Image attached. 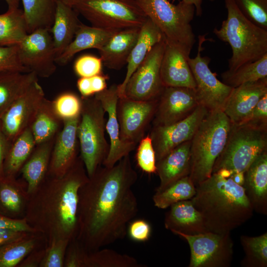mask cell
<instances>
[{
	"instance_id": "1",
	"label": "cell",
	"mask_w": 267,
	"mask_h": 267,
	"mask_svg": "<svg viewBox=\"0 0 267 267\" xmlns=\"http://www.w3.org/2000/svg\"><path fill=\"white\" fill-rule=\"evenodd\" d=\"M137 178L128 155L112 167H99L80 187L76 239L86 251L125 237L138 211L133 190Z\"/></svg>"
},
{
	"instance_id": "2",
	"label": "cell",
	"mask_w": 267,
	"mask_h": 267,
	"mask_svg": "<svg viewBox=\"0 0 267 267\" xmlns=\"http://www.w3.org/2000/svg\"><path fill=\"white\" fill-rule=\"evenodd\" d=\"M89 177L80 156L59 177L46 176L29 194L24 218L46 243L53 238L70 242L78 233L79 190Z\"/></svg>"
},
{
	"instance_id": "3",
	"label": "cell",
	"mask_w": 267,
	"mask_h": 267,
	"mask_svg": "<svg viewBox=\"0 0 267 267\" xmlns=\"http://www.w3.org/2000/svg\"><path fill=\"white\" fill-rule=\"evenodd\" d=\"M190 200L201 215L207 231L230 233L253 216L254 210L243 187L231 176L219 172L198 184Z\"/></svg>"
},
{
	"instance_id": "4",
	"label": "cell",
	"mask_w": 267,
	"mask_h": 267,
	"mask_svg": "<svg viewBox=\"0 0 267 267\" xmlns=\"http://www.w3.org/2000/svg\"><path fill=\"white\" fill-rule=\"evenodd\" d=\"M227 16L213 33L232 49L228 69L255 61L267 54V30L254 24L240 12L233 0H224Z\"/></svg>"
},
{
	"instance_id": "5",
	"label": "cell",
	"mask_w": 267,
	"mask_h": 267,
	"mask_svg": "<svg viewBox=\"0 0 267 267\" xmlns=\"http://www.w3.org/2000/svg\"><path fill=\"white\" fill-rule=\"evenodd\" d=\"M231 122L222 110L208 111L191 139L189 177L196 187L209 178L226 144Z\"/></svg>"
},
{
	"instance_id": "6",
	"label": "cell",
	"mask_w": 267,
	"mask_h": 267,
	"mask_svg": "<svg viewBox=\"0 0 267 267\" xmlns=\"http://www.w3.org/2000/svg\"><path fill=\"white\" fill-rule=\"evenodd\" d=\"M146 16L160 29L165 40L180 47L189 56L196 42L191 22L195 14L194 5L169 0H136Z\"/></svg>"
},
{
	"instance_id": "7",
	"label": "cell",
	"mask_w": 267,
	"mask_h": 267,
	"mask_svg": "<svg viewBox=\"0 0 267 267\" xmlns=\"http://www.w3.org/2000/svg\"><path fill=\"white\" fill-rule=\"evenodd\" d=\"M82 108L77 127L80 156L89 177L102 165L109 151L105 137V111L94 97H81Z\"/></svg>"
},
{
	"instance_id": "8",
	"label": "cell",
	"mask_w": 267,
	"mask_h": 267,
	"mask_svg": "<svg viewBox=\"0 0 267 267\" xmlns=\"http://www.w3.org/2000/svg\"><path fill=\"white\" fill-rule=\"evenodd\" d=\"M266 151L267 129L231 123L226 144L215 162L212 173L221 169L244 173Z\"/></svg>"
},
{
	"instance_id": "9",
	"label": "cell",
	"mask_w": 267,
	"mask_h": 267,
	"mask_svg": "<svg viewBox=\"0 0 267 267\" xmlns=\"http://www.w3.org/2000/svg\"><path fill=\"white\" fill-rule=\"evenodd\" d=\"M71 7L91 26L105 29L140 28L148 19L136 0H77Z\"/></svg>"
},
{
	"instance_id": "10",
	"label": "cell",
	"mask_w": 267,
	"mask_h": 267,
	"mask_svg": "<svg viewBox=\"0 0 267 267\" xmlns=\"http://www.w3.org/2000/svg\"><path fill=\"white\" fill-rule=\"evenodd\" d=\"M184 238L190 249L189 267H229L233 255L230 233L211 231L188 235L172 232Z\"/></svg>"
},
{
	"instance_id": "11",
	"label": "cell",
	"mask_w": 267,
	"mask_h": 267,
	"mask_svg": "<svg viewBox=\"0 0 267 267\" xmlns=\"http://www.w3.org/2000/svg\"><path fill=\"white\" fill-rule=\"evenodd\" d=\"M205 37V35L199 36L197 54L194 58L188 59L196 84L194 90L200 105L209 111H222L232 88L217 78L209 67L211 58L202 56L203 44L206 40Z\"/></svg>"
},
{
	"instance_id": "12",
	"label": "cell",
	"mask_w": 267,
	"mask_h": 267,
	"mask_svg": "<svg viewBox=\"0 0 267 267\" xmlns=\"http://www.w3.org/2000/svg\"><path fill=\"white\" fill-rule=\"evenodd\" d=\"M165 45L164 39L153 47L129 79L124 96L141 101L158 98L164 88L160 66Z\"/></svg>"
},
{
	"instance_id": "13",
	"label": "cell",
	"mask_w": 267,
	"mask_h": 267,
	"mask_svg": "<svg viewBox=\"0 0 267 267\" xmlns=\"http://www.w3.org/2000/svg\"><path fill=\"white\" fill-rule=\"evenodd\" d=\"M22 65L38 77L48 78L56 71V54L50 30L38 29L17 44Z\"/></svg>"
},
{
	"instance_id": "14",
	"label": "cell",
	"mask_w": 267,
	"mask_h": 267,
	"mask_svg": "<svg viewBox=\"0 0 267 267\" xmlns=\"http://www.w3.org/2000/svg\"><path fill=\"white\" fill-rule=\"evenodd\" d=\"M157 99L141 101L126 96L119 97L116 112L120 138L123 142L137 145L144 137L145 131L153 119Z\"/></svg>"
},
{
	"instance_id": "15",
	"label": "cell",
	"mask_w": 267,
	"mask_h": 267,
	"mask_svg": "<svg viewBox=\"0 0 267 267\" xmlns=\"http://www.w3.org/2000/svg\"><path fill=\"white\" fill-rule=\"evenodd\" d=\"M45 97L38 81L15 100L0 117L2 131L11 143L23 131L30 127L36 112Z\"/></svg>"
},
{
	"instance_id": "16",
	"label": "cell",
	"mask_w": 267,
	"mask_h": 267,
	"mask_svg": "<svg viewBox=\"0 0 267 267\" xmlns=\"http://www.w3.org/2000/svg\"><path fill=\"white\" fill-rule=\"evenodd\" d=\"M208 110L201 105L185 119L166 126H152L148 134L157 161L181 143L190 140Z\"/></svg>"
},
{
	"instance_id": "17",
	"label": "cell",
	"mask_w": 267,
	"mask_h": 267,
	"mask_svg": "<svg viewBox=\"0 0 267 267\" xmlns=\"http://www.w3.org/2000/svg\"><path fill=\"white\" fill-rule=\"evenodd\" d=\"M200 104L194 89L164 87L157 99L152 126H166L188 116Z\"/></svg>"
},
{
	"instance_id": "18",
	"label": "cell",
	"mask_w": 267,
	"mask_h": 267,
	"mask_svg": "<svg viewBox=\"0 0 267 267\" xmlns=\"http://www.w3.org/2000/svg\"><path fill=\"white\" fill-rule=\"evenodd\" d=\"M94 97L100 101L105 113L108 114L106 131L110 138V148L102 165L111 167L124 157L130 155L135 149L137 145L123 142L120 138L119 125L116 112L119 99L117 85H111L108 89L95 93Z\"/></svg>"
},
{
	"instance_id": "19",
	"label": "cell",
	"mask_w": 267,
	"mask_h": 267,
	"mask_svg": "<svg viewBox=\"0 0 267 267\" xmlns=\"http://www.w3.org/2000/svg\"><path fill=\"white\" fill-rule=\"evenodd\" d=\"M80 118V116L63 121L62 127L55 138L47 175L61 177L76 161L79 145L77 127Z\"/></svg>"
},
{
	"instance_id": "20",
	"label": "cell",
	"mask_w": 267,
	"mask_h": 267,
	"mask_svg": "<svg viewBox=\"0 0 267 267\" xmlns=\"http://www.w3.org/2000/svg\"><path fill=\"white\" fill-rule=\"evenodd\" d=\"M266 94L267 77L242 84L232 88L222 111L232 123H239Z\"/></svg>"
},
{
	"instance_id": "21",
	"label": "cell",
	"mask_w": 267,
	"mask_h": 267,
	"mask_svg": "<svg viewBox=\"0 0 267 267\" xmlns=\"http://www.w3.org/2000/svg\"><path fill=\"white\" fill-rule=\"evenodd\" d=\"M166 42L160 66V75L164 87H186L195 89V82L187 55L177 45Z\"/></svg>"
},
{
	"instance_id": "22",
	"label": "cell",
	"mask_w": 267,
	"mask_h": 267,
	"mask_svg": "<svg viewBox=\"0 0 267 267\" xmlns=\"http://www.w3.org/2000/svg\"><path fill=\"white\" fill-rule=\"evenodd\" d=\"M243 187L254 211L267 214V151L259 155L244 173Z\"/></svg>"
},
{
	"instance_id": "23",
	"label": "cell",
	"mask_w": 267,
	"mask_h": 267,
	"mask_svg": "<svg viewBox=\"0 0 267 267\" xmlns=\"http://www.w3.org/2000/svg\"><path fill=\"white\" fill-rule=\"evenodd\" d=\"M191 140L175 147L156 161V174L160 184L156 191H161L177 180L188 176L190 170Z\"/></svg>"
},
{
	"instance_id": "24",
	"label": "cell",
	"mask_w": 267,
	"mask_h": 267,
	"mask_svg": "<svg viewBox=\"0 0 267 267\" xmlns=\"http://www.w3.org/2000/svg\"><path fill=\"white\" fill-rule=\"evenodd\" d=\"M140 28H129L116 32L99 50L103 65L118 70L127 64L137 40Z\"/></svg>"
},
{
	"instance_id": "25",
	"label": "cell",
	"mask_w": 267,
	"mask_h": 267,
	"mask_svg": "<svg viewBox=\"0 0 267 267\" xmlns=\"http://www.w3.org/2000/svg\"><path fill=\"white\" fill-rule=\"evenodd\" d=\"M166 213L165 227L172 232L194 235L207 231L201 215L191 200L177 202Z\"/></svg>"
},
{
	"instance_id": "26",
	"label": "cell",
	"mask_w": 267,
	"mask_h": 267,
	"mask_svg": "<svg viewBox=\"0 0 267 267\" xmlns=\"http://www.w3.org/2000/svg\"><path fill=\"white\" fill-rule=\"evenodd\" d=\"M157 26L148 18L140 27L139 34L127 62V70L123 82L117 85L119 97L124 96L125 87L132 75L157 44L164 40Z\"/></svg>"
},
{
	"instance_id": "27",
	"label": "cell",
	"mask_w": 267,
	"mask_h": 267,
	"mask_svg": "<svg viewBox=\"0 0 267 267\" xmlns=\"http://www.w3.org/2000/svg\"><path fill=\"white\" fill-rule=\"evenodd\" d=\"M118 31L89 26L82 22L72 42L55 59L56 64H67L78 52L90 48L100 50Z\"/></svg>"
},
{
	"instance_id": "28",
	"label": "cell",
	"mask_w": 267,
	"mask_h": 267,
	"mask_svg": "<svg viewBox=\"0 0 267 267\" xmlns=\"http://www.w3.org/2000/svg\"><path fill=\"white\" fill-rule=\"evenodd\" d=\"M29 195L24 180L4 177L0 180V213L11 218H24Z\"/></svg>"
},
{
	"instance_id": "29",
	"label": "cell",
	"mask_w": 267,
	"mask_h": 267,
	"mask_svg": "<svg viewBox=\"0 0 267 267\" xmlns=\"http://www.w3.org/2000/svg\"><path fill=\"white\" fill-rule=\"evenodd\" d=\"M78 14L70 6L56 0L52 25L50 29L56 57L72 42L81 23Z\"/></svg>"
},
{
	"instance_id": "30",
	"label": "cell",
	"mask_w": 267,
	"mask_h": 267,
	"mask_svg": "<svg viewBox=\"0 0 267 267\" xmlns=\"http://www.w3.org/2000/svg\"><path fill=\"white\" fill-rule=\"evenodd\" d=\"M55 138L37 145L20 170V173L27 183L29 195L47 175Z\"/></svg>"
},
{
	"instance_id": "31",
	"label": "cell",
	"mask_w": 267,
	"mask_h": 267,
	"mask_svg": "<svg viewBox=\"0 0 267 267\" xmlns=\"http://www.w3.org/2000/svg\"><path fill=\"white\" fill-rule=\"evenodd\" d=\"M38 81L32 72H0V117L5 110Z\"/></svg>"
},
{
	"instance_id": "32",
	"label": "cell",
	"mask_w": 267,
	"mask_h": 267,
	"mask_svg": "<svg viewBox=\"0 0 267 267\" xmlns=\"http://www.w3.org/2000/svg\"><path fill=\"white\" fill-rule=\"evenodd\" d=\"M61 124L63 121L56 114L52 101L44 97L30 126L36 145L55 138L62 128Z\"/></svg>"
},
{
	"instance_id": "33",
	"label": "cell",
	"mask_w": 267,
	"mask_h": 267,
	"mask_svg": "<svg viewBox=\"0 0 267 267\" xmlns=\"http://www.w3.org/2000/svg\"><path fill=\"white\" fill-rule=\"evenodd\" d=\"M36 146L30 127L11 143L3 165L4 177H16Z\"/></svg>"
},
{
	"instance_id": "34",
	"label": "cell",
	"mask_w": 267,
	"mask_h": 267,
	"mask_svg": "<svg viewBox=\"0 0 267 267\" xmlns=\"http://www.w3.org/2000/svg\"><path fill=\"white\" fill-rule=\"evenodd\" d=\"M30 34L40 29L50 30L54 18L56 0H21Z\"/></svg>"
},
{
	"instance_id": "35",
	"label": "cell",
	"mask_w": 267,
	"mask_h": 267,
	"mask_svg": "<svg viewBox=\"0 0 267 267\" xmlns=\"http://www.w3.org/2000/svg\"><path fill=\"white\" fill-rule=\"evenodd\" d=\"M84 249V248H83ZM80 267H145L134 257L111 249L87 252L83 249Z\"/></svg>"
},
{
	"instance_id": "36",
	"label": "cell",
	"mask_w": 267,
	"mask_h": 267,
	"mask_svg": "<svg viewBox=\"0 0 267 267\" xmlns=\"http://www.w3.org/2000/svg\"><path fill=\"white\" fill-rule=\"evenodd\" d=\"M44 236L40 233L27 236L0 246V267H15L38 247Z\"/></svg>"
},
{
	"instance_id": "37",
	"label": "cell",
	"mask_w": 267,
	"mask_h": 267,
	"mask_svg": "<svg viewBox=\"0 0 267 267\" xmlns=\"http://www.w3.org/2000/svg\"><path fill=\"white\" fill-rule=\"evenodd\" d=\"M28 34L23 10H7L0 14V45L18 44Z\"/></svg>"
},
{
	"instance_id": "38",
	"label": "cell",
	"mask_w": 267,
	"mask_h": 267,
	"mask_svg": "<svg viewBox=\"0 0 267 267\" xmlns=\"http://www.w3.org/2000/svg\"><path fill=\"white\" fill-rule=\"evenodd\" d=\"M222 82L233 88L267 77V54L259 59L242 65L234 71L221 74Z\"/></svg>"
},
{
	"instance_id": "39",
	"label": "cell",
	"mask_w": 267,
	"mask_h": 267,
	"mask_svg": "<svg viewBox=\"0 0 267 267\" xmlns=\"http://www.w3.org/2000/svg\"><path fill=\"white\" fill-rule=\"evenodd\" d=\"M196 193V187L188 176L183 177L161 191H156L153 201L156 207L165 209L177 202L190 200Z\"/></svg>"
},
{
	"instance_id": "40",
	"label": "cell",
	"mask_w": 267,
	"mask_h": 267,
	"mask_svg": "<svg viewBox=\"0 0 267 267\" xmlns=\"http://www.w3.org/2000/svg\"><path fill=\"white\" fill-rule=\"evenodd\" d=\"M245 257L241 265L246 267H267V233L258 236H240Z\"/></svg>"
},
{
	"instance_id": "41",
	"label": "cell",
	"mask_w": 267,
	"mask_h": 267,
	"mask_svg": "<svg viewBox=\"0 0 267 267\" xmlns=\"http://www.w3.org/2000/svg\"><path fill=\"white\" fill-rule=\"evenodd\" d=\"M242 14L257 26L267 30V0H233Z\"/></svg>"
},
{
	"instance_id": "42",
	"label": "cell",
	"mask_w": 267,
	"mask_h": 267,
	"mask_svg": "<svg viewBox=\"0 0 267 267\" xmlns=\"http://www.w3.org/2000/svg\"><path fill=\"white\" fill-rule=\"evenodd\" d=\"M52 101L54 110L62 121L72 119L80 116L82 100L75 94L64 92Z\"/></svg>"
},
{
	"instance_id": "43",
	"label": "cell",
	"mask_w": 267,
	"mask_h": 267,
	"mask_svg": "<svg viewBox=\"0 0 267 267\" xmlns=\"http://www.w3.org/2000/svg\"><path fill=\"white\" fill-rule=\"evenodd\" d=\"M69 243V241L61 238H53L47 243L39 267H64L66 251Z\"/></svg>"
},
{
	"instance_id": "44",
	"label": "cell",
	"mask_w": 267,
	"mask_h": 267,
	"mask_svg": "<svg viewBox=\"0 0 267 267\" xmlns=\"http://www.w3.org/2000/svg\"><path fill=\"white\" fill-rule=\"evenodd\" d=\"M137 164L147 174H156V157L152 140L148 134L138 143L135 154Z\"/></svg>"
},
{
	"instance_id": "45",
	"label": "cell",
	"mask_w": 267,
	"mask_h": 267,
	"mask_svg": "<svg viewBox=\"0 0 267 267\" xmlns=\"http://www.w3.org/2000/svg\"><path fill=\"white\" fill-rule=\"evenodd\" d=\"M5 71L30 72L21 62L17 45H0V72Z\"/></svg>"
},
{
	"instance_id": "46",
	"label": "cell",
	"mask_w": 267,
	"mask_h": 267,
	"mask_svg": "<svg viewBox=\"0 0 267 267\" xmlns=\"http://www.w3.org/2000/svg\"><path fill=\"white\" fill-rule=\"evenodd\" d=\"M101 58L91 55H84L75 62L74 69L80 77H91L100 74L102 69Z\"/></svg>"
},
{
	"instance_id": "47",
	"label": "cell",
	"mask_w": 267,
	"mask_h": 267,
	"mask_svg": "<svg viewBox=\"0 0 267 267\" xmlns=\"http://www.w3.org/2000/svg\"><path fill=\"white\" fill-rule=\"evenodd\" d=\"M238 124L267 129V94L260 100L250 114Z\"/></svg>"
},
{
	"instance_id": "48",
	"label": "cell",
	"mask_w": 267,
	"mask_h": 267,
	"mask_svg": "<svg viewBox=\"0 0 267 267\" xmlns=\"http://www.w3.org/2000/svg\"><path fill=\"white\" fill-rule=\"evenodd\" d=\"M151 230L149 224L143 220L133 221L128 227V232L131 238L138 242L148 240L151 234Z\"/></svg>"
},
{
	"instance_id": "49",
	"label": "cell",
	"mask_w": 267,
	"mask_h": 267,
	"mask_svg": "<svg viewBox=\"0 0 267 267\" xmlns=\"http://www.w3.org/2000/svg\"><path fill=\"white\" fill-rule=\"evenodd\" d=\"M0 228L39 233L27 223L24 218L15 219L2 215H0Z\"/></svg>"
},
{
	"instance_id": "50",
	"label": "cell",
	"mask_w": 267,
	"mask_h": 267,
	"mask_svg": "<svg viewBox=\"0 0 267 267\" xmlns=\"http://www.w3.org/2000/svg\"><path fill=\"white\" fill-rule=\"evenodd\" d=\"M45 247H38L30 252L18 265V267H39L44 257Z\"/></svg>"
},
{
	"instance_id": "51",
	"label": "cell",
	"mask_w": 267,
	"mask_h": 267,
	"mask_svg": "<svg viewBox=\"0 0 267 267\" xmlns=\"http://www.w3.org/2000/svg\"><path fill=\"white\" fill-rule=\"evenodd\" d=\"M29 233H31L9 229L0 228V246L25 237Z\"/></svg>"
},
{
	"instance_id": "52",
	"label": "cell",
	"mask_w": 267,
	"mask_h": 267,
	"mask_svg": "<svg viewBox=\"0 0 267 267\" xmlns=\"http://www.w3.org/2000/svg\"><path fill=\"white\" fill-rule=\"evenodd\" d=\"M11 143L4 134L0 125V180L4 177L3 165Z\"/></svg>"
},
{
	"instance_id": "53",
	"label": "cell",
	"mask_w": 267,
	"mask_h": 267,
	"mask_svg": "<svg viewBox=\"0 0 267 267\" xmlns=\"http://www.w3.org/2000/svg\"><path fill=\"white\" fill-rule=\"evenodd\" d=\"M77 88L81 97H88L94 94L91 87L90 77H80L77 81Z\"/></svg>"
},
{
	"instance_id": "54",
	"label": "cell",
	"mask_w": 267,
	"mask_h": 267,
	"mask_svg": "<svg viewBox=\"0 0 267 267\" xmlns=\"http://www.w3.org/2000/svg\"><path fill=\"white\" fill-rule=\"evenodd\" d=\"M90 78L92 89L94 94L107 89L106 80L108 77L106 76L100 74Z\"/></svg>"
},
{
	"instance_id": "55",
	"label": "cell",
	"mask_w": 267,
	"mask_h": 267,
	"mask_svg": "<svg viewBox=\"0 0 267 267\" xmlns=\"http://www.w3.org/2000/svg\"><path fill=\"white\" fill-rule=\"evenodd\" d=\"M185 3L192 4L195 8V14L196 16H201L203 13L202 3L203 0H178ZM211 1H214L215 0H209Z\"/></svg>"
},
{
	"instance_id": "56",
	"label": "cell",
	"mask_w": 267,
	"mask_h": 267,
	"mask_svg": "<svg viewBox=\"0 0 267 267\" xmlns=\"http://www.w3.org/2000/svg\"><path fill=\"white\" fill-rule=\"evenodd\" d=\"M244 172L233 173L231 177L237 184L243 186L244 181Z\"/></svg>"
},
{
	"instance_id": "57",
	"label": "cell",
	"mask_w": 267,
	"mask_h": 267,
	"mask_svg": "<svg viewBox=\"0 0 267 267\" xmlns=\"http://www.w3.org/2000/svg\"><path fill=\"white\" fill-rule=\"evenodd\" d=\"M8 6V10H13L19 8L21 0H4Z\"/></svg>"
},
{
	"instance_id": "58",
	"label": "cell",
	"mask_w": 267,
	"mask_h": 267,
	"mask_svg": "<svg viewBox=\"0 0 267 267\" xmlns=\"http://www.w3.org/2000/svg\"><path fill=\"white\" fill-rule=\"evenodd\" d=\"M66 4L71 6L72 4L77 0H57Z\"/></svg>"
},
{
	"instance_id": "59",
	"label": "cell",
	"mask_w": 267,
	"mask_h": 267,
	"mask_svg": "<svg viewBox=\"0 0 267 267\" xmlns=\"http://www.w3.org/2000/svg\"></svg>"
}]
</instances>
